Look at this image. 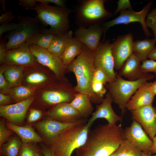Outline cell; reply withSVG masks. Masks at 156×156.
I'll use <instances>...</instances> for the list:
<instances>
[{"mask_svg":"<svg viewBox=\"0 0 156 156\" xmlns=\"http://www.w3.org/2000/svg\"><path fill=\"white\" fill-rule=\"evenodd\" d=\"M41 151L44 156H53L49 149L46 146H42Z\"/></svg>","mask_w":156,"mask_h":156,"instance_id":"obj_49","label":"cell"},{"mask_svg":"<svg viewBox=\"0 0 156 156\" xmlns=\"http://www.w3.org/2000/svg\"><path fill=\"white\" fill-rule=\"evenodd\" d=\"M95 71L94 52L83 44L81 52L66 67V73L73 72L75 75V91L88 95L91 102L101 103L103 98L95 94L92 89Z\"/></svg>","mask_w":156,"mask_h":156,"instance_id":"obj_2","label":"cell"},{"mask_svg":"<svg viewBox=\"0 0 156 156\" xmlns=\"http://www.w3.org/2000/svg\"><path fill=\"white\" fill-rule=\"evenodd\" d=\"M58 81L53 72L40 64L25 70L21 84L36 90Z\"/></svg>","mask_w":156,"mask_h":156,"instance_id":"obj_11","label":"cell"},{"mask_svg":"<svg viewBox=\"0 0 156 156\" xmlns=\"http://www.w3.org/2000/svg\"><path fill=\"white\" fill-rule=\"evenodd\" d=\"M0 67L10 88L21 84L25 71L23 67L5 64L1 65Z\"/></svg>","mask_w":156,"mask_h":156,"instance_id":"obj_25","label":"cell"},{"mask_svg":"<svg viewBox=\"0 0 156 156\" xmlns=\"http://www.w3.org/2000/svg\"><path fill=\"white\" fill-rule=\"evenodd\" d=\"M109 156H111V155H109Z\"/></svg>","mask_w":156,"mask_h":156,"instance_id":"obj_56","label":"cell"},{"mask_svg":"<svg viewBox=\"0 0 156 156\" xmlns=\"http://www.w3.org/2000/svg\"><path fill=\"white\" fill-rule=\"evenodd\" d=\"M37 156H44V155L41 152H40L38 154Z\"/></svg>","mask_w":156,"mask_h":156,"instance_id":"obj_55","label":"cell"},{"mask_svg":"<svg viewBox=\"0 0 156 156\" xmlns=\"http://www.w3.org/2000/svg\"><path fill=\"white\" fill-rule=\"evenodd\" d=\"M45 116L47 118L66 123L76 121L81 118L79 112L68 103L55 105L47 111Z\"/></svg>","mask_w":156,"mask_h":156,"instance_id":"obj_21","label":"cell"},{"mask_svg":"<svg viewBox=\"0 0 156 156\" xmlns=\"http://www.w3.org/2000/svg\"><path fill=\"white\" fill-rule=\"evenodd\" d=\"M77 93L69 82L58 81L36 90L31 107L48 110L59 104L70 103Z\"/></svg>","mask_w":156,"mask_h":156,"instance_id":"obj_4","label":"cell"},{"mask_svg":"<svg viewBox=\"0 0 156 156\" xmlns=\"http://www.w3.org/2000/svg\"><path fill=\"white\" fill-rule=\"evenodd\" d=\"M90 127L86 121L69 128L47 142L53 156H71L86 142Z\"/></svg>","mask_w":156,"mask_h":156,"instance_id":"obj_3","label":"cell"},{"mask_svg":"<svg viewBox=\"0 0 156 156\" xmlns=\"http://www.w3.org/2000/svg\"><path fill=\"white\" fill-rule=\"evenodd\" d=\"M150 89L152 94L154 96L156 95V81L152 83Z\"/></svg>","mask_w":156,"mask_h":156,"instance_id":"obj_51","label":"cell"},{"mask_svg":"<svg viewBox=\"0 0 156 156\" xmlns=\"http://www.w3.org/2000/svg\"><path fill=\"white\" fill-rule=\"evenodd\" d=\"M138 148L126 139L120 144L111 156H140L143 153Z\"/></svg>","mask_w":156,"mask_h":156,"instance_id":"obj_33","label":"cell"},{"mask_svg":"<svg viewBox=\"0 0 156 156\" xmlns=\"http://www.w3.org/2000/svg\"><path fill=\"white\" fill-rule=\"evenodd\" d=\"M140 156H156V154L154 155H152L143 152L142 154Z\"/></svg>","mask_w":156,"mask_h":156,"instance_id":"obj_54","label":"cell"},{"mask_svg":"<svg viewBox=\"0 0 156 156\" xmlns=\"http://www.w3.org/2000/svg\"><path fill=\"white\" fill-rule=\"evenodd\" d=\"M31 10L37 12L36 16L41 22L50 27L49 29L43 28L42 32L57 35L70 30L69 16L72 10L41 3L37 4Z\"/></svg>","mask_w":156,"mask_h":156,"instance_id":"obj_5","label":"cell"},{"mask_svg":"<svg viewBox=\"0 0 156 156\" xmlns=\"http://www.w3.org/2000/svg\"><path fill=\"white\" fill-rule=\"evenodd\" d=\"M140 69L143 73L152 72L156 76V61L150 59H147L142 62Z\"/></svg>","mask_w":156,"mask_h":156,"instance_id":"obj_38","label":"cell"},{"mask_svg":"<svg viewBox=\"0 0 156 156\" xmlns=\"http://www.w3.org/2000/svg\"><path fill=\"white\" fill-rule=\"evenodd\" d=\"M153 144L152 148V154H156V135L153 138Z\"/></svg>","mask_w":156,"mask_h":156,"instance_id":"obj_52","label":"cell"},{"mask_svg":"<svg viewBox=\"0 0 156 156\" xmlns=\"http://www.w3.org/2000/svg\"><path fill=\"white\" fill-rule=\"evenodd\" d=\"M148 58L156 61V46L153 48L148 55Z\"/></svg>","mask_w":156,"mask_h":156,"instance_id":"obj_50","label":"cell"},{"mask_svg":"<svg viewBox=\"0 0 156 156\" xmlns=\"http://www.w3.org/2000/svg\"><path fill=\"white\" fill-rule=\"evenodd\" d=\"M113 100L109 92L103 99L101 103L98 105L95 112L92 113V116L87 122L91 127L93 123L98 118L105 119L110 125L116 124V122L122 120V117L117 115L114 112L112 105Z\"/></svg>","mask_w":156,"mask_h":156,"instance_id":"obj_20","label":"cell"},{"mask_svg":"<svg viewBox=\"0 0 156 156\" xmlns=\"http://www.w3.org/2000/svg\"><path fill=\"white\" fill-rule=\"evenodd\" d=\"M126 139L121 124L100 125L89 131L84 144L76 150L75 156H109Z\"/></svg>","mask_w":156,"mask_h":156,"instance_id":"obj_1","label":"cell"},{"mask_svg":"<svg viewBox=\"0 0 156 156\" xmlns=\"http://www.w3.org/2000/svg\"><path fill=\"white\" fill-rule=\"evenodd\" d=\"M36 96L23 101L5 106H0V116L12 124L21 126Z\"/></svg>","mask_w":156,"mask_h":156,"instance_id":"obj_15","label":"cell"},{"mask_svg":"<svg viewBox=\"0 0 156 156\" xmlns=\"http://www.w3.org/2000/svg\"><path fill=\"white\" fill-rule=\"evenodd\" d=\"M152 82L146 81L142 84L126 105V108L131 111L153 103L154 96L150 87Z\"/></svg>","mask_w":156,"mask_h":156,"instance_id":"obj_22","label":"cell"},{"mask_svg":"<svg viewBox=\"0 0 156 156\" xmlns=\"http://www.w3.org/2000/svg\"><path fill=\"white\" fill-rule=\"evenodd\" d=\"M126 139L142 152L151 155L153 140L143 130L141 125L133 120L131 125L124 130Z\"/></svg>","mask_w":156,"mask_h":156,"instance_id":"obj_18","label":"cell"},{"mask_svg":"<svg viewBox=\"0 0 156 156\" xmlns=\"http://www.w3.org/2000/svg\"><path fill=\"white\" fill-rule=\"evenodd\" d=\"M5 119L3 118L0 122V147L15 133L12 130L6 127Z\"/></svg>","mask_w":156,"mask_h":156,"instance_id":"obj_35","label":"cell"},{"mask_svg":"<svg viewBox=\"0 0 156 156\" xmlns=\"http://www.w3.org/2000/svg\"><path fill=\"white\" fill-rule=\"evenodd\" d=\"M15 17L16 16L10 11L2 13L0 17V24L1 25L10 23Z\"/></svg>","mask_w":156,"mask_h":156,"instance_id":"obj_43","label":"cell"},{"mask_svg":"<svg viewBox=\"0 0 156 156\" xmlns=\"http://www.w3.org/2000/svg\"><path fill=\"white\" fill-rule=\"evenodd\" d=\"M133 36L129 33L118 36L112 44V52L114 68L120 70L133 53Z\"/></svg>","mask_w":156,"mask_h":156,"instance_id":"obj_14","label":"cell"},{"mask_svg":"<svg viewBox=\"0 0 156 156\" xmlns=\"http://www.w3.org/2000/svg\"><path fill=\"white\" fill-rule=\"evenodd\" d=\"M112 44L108 40L100 42L94 52L95 68L101 69L104 72L111 82L115 81L116 78L112 52Z\"/></svg>","mask_w":156,"mask_h":156,"instance_id":"obj_12","label":"cell"},{"mask_svg":"<svg viewBox=\"0 0 156 156\" xmlns=\"http://www.w3.org/2000/svg\"><path fill=\"white\" fill-rule=\"evenodd\" d=\"M104 85L102 83L97 81H93L92 84L93 92L102 98H103L107 91Z\"/></svg>","mask_w":156,"mask_h":156,"instance_id":"obj_39","label":"cell"},{"mask_svg":"<svg viewBox=\"0 0 156 156\" xmlns=\"http://www.w3.org/2000/svg\"><path fill=\"white\" fill-rule=\"evenodd\" d=\"M117 8L114 12L116 14L118 12L127 10H132L131 6L129 0H119L118 3Z\"/></svg>","mask_w":156,"mask_h":156,"instance_id":"obj_44","label":"cell"},{"mask_svg":"<svg viewBox=\"0 0 156 156\" xmlns=\"http://www.w3.org/2000/svg\"><path fill=\"white\" fill-rule=\"evenodd\" d=\"M37 2L40 3L49 5L51 3L55 4L58 6L61 7H65V1L63 0H37Z\"/></svg>","mask_w":156,"mask_h":156,"instance_id":"obj_47","label":"cell"},{"mask_svg":"<svg viewBox=\"0 0 156 156\" xmlns=\"http://www.w3.org/2000/svg\"><path fill=\"white\" fill-rule=\"evenodd\" d=\"M93 81L100 82L104 85L111 82L110 79L104 72L101 69L97 68H95Z\"/></svg>","mask_w":156,"mask_h":156,"instance_id":"obj_40","label":"cell"},{"mask_svg":"<svg viewBox=\"0 0 156 156\" xmlns=\"http://www.w3.org/2000/svg\"><path fill=\"white\" fill-rule=\"evenodd\" d=\"M56 35L40 32L33 35L25 43L28 46L35 45L47 49Z\"/></svg>","mask_w":156,"mask_h":156,"instance_id":"obj_32","label":"cell"},{"mask_svg":"<svg viewBox=\"0 0 156 156\" xmlns=\"http://www.w3.org/2000/svg\"><path fill=\"white\" fill-rule=\"evenodd\" d=\"M146 23L147 27L153 31L154 38L156 40V8L153 9L148 14Z\"/></svg>","mask_w":156,"mask_h":156,"instance_id":"obj_37","label":"cell"},{"mask_svg":"<svg viewBox=\"0 0 156 156\" xmlns=\"http://www.w3.org/2000/svg\"><path fill=\"white\" fill-rule=\"evenodd\" d=\"M4 62V64L21 66L25 70L40 64L25 43L16 48L5 50Z\"/></svg>","mask_w":156,"mask_h":156,"instance_id":"obj_13","label":"cell"},{"mask_svg":"<svg viewBox=\"0 0 156 156\" xmlns=\"http://www.w3.org/2000/svg\"><path fill=\"white\" fill-rule=\"evenodd\" d=\"M73 32L71 30L56 35L47 50L61 58L68 42L73 37Z\"/></svg>","mask_w":156,"mask_h":156,"instance_id":"obj_27","label":"cell"},{"mask_svg":"<svg viewBox=\"0 0 156 156\" xmlns=\"http://www.w3.org/2000/svg\"><path fill=\"white\" fill-rule=\"evenodd\" d=\"M10 89L4 76L3 69L0 66V93L9 94Z\"/></svg>","mask_w":156,"mask_h":156,"instance_id":"obj_41","label":"cell"},{"mask_svg":"<svg viewBox=\"0 0 156 156\" xmlns=\"http://www.w3.org/2000/svg\"><path fill=\"white\" fill-rule=\"evenodd\" d=\"M83 44L74 36L68 42L61 58L66 67L81 53Z\"/></svg>","mask_w":156,"mask_h":156,"instance_id":"obj_28","label":"cell"},{"mask_svg":"<svg viewBox=\"0 0 156 156\" xmlns=\"http://www.w3.org/2000/svg\"><path fill=\"white\" fill-rule=\"evenodd\" d=\"M130 111L132 119L141 125L152 140L156 135V107L151 103Z\"/></svg>","mask_w":156,"mask_h":156,"instance_id":"obj_16","label":"cell"},{"mask_svg":"<svg viewBox=\"0 0 156 156\" xmlns=\"http://www.w3.org/2000/svg\"><path fill=\"white\" fill-rule=\"evenodd\" d=\"M91 102L88 95L78 92L70 103L79 112L81 118L86 119L92 114L93 107Z\"/></svg>","mask_w":156,"mask_h":156,"instance_id":"obj_26","label":"cell"},{"mask_svg":"<svg viewBox=\"0 0 156 156\" xmlns=\"http://www.w3.org/2000/svg\"><path fill=\"white\" fill-rule=\"evenodd\" d=\"M45 109L38 107H30L28 110L27 120L28 122H34L40 119L45 115L47 111Z\"/></svg>","mask_w":156,"mask_h":156,"instance_id":"obj_36","label":"cell"},{"mask_svg":"<svg viewBox=\"0 0 156 156\" xmlns=\"http://www.w3.org/2000/svg\"><path fill=\"white\" fill-rule=\"evenodd\" d=\"M86 121V119L81 118L75 122L66 123L47 118L35 123L34 126L48 142L65 130Z\"/></svg>","mask_w":156,"mask_h":156,"instance_id":"obj_17","label":"cell"},{"mask_svg":"<svg viewBox=\"0 0 156 156\" xmlns=\"http://www.w3.org/2000/svg\"><path fill=\"white\" fill-rule=\"evenodd\" d=\"M17 21L19 25L8 35V40L6 43V50L16 48L23 44L34 34L41 32L43 28L41 23L36 16L35 17L19 15Z\"/></svg>","mask_w":156,"mask_h":156,"instance_id":"obj_8","label":"cell"},{"mask_svg":"<svg viewBox=\"0 0 156 156\" xmlns=\"http://www.w3.org/2000/svg\"><path fill=\"white\" fill-rule=\"evenodd\" d=\"M116 79L107 84L106 87L113 101L118 105L123 115L126 112V105L132 95L142 84L153 79L155 75L148 73H144L140 79L131 81L123 79L116 72Z\"/></svg>","mask_w":156,"mask_h":156,"instance_id":"obj_6","label":"cell"},{"mask_svg":"<svg viewBox=\"0 0 156 156\" xmlns=\"http://www.w3.org/2000/svg\"><path fill=\"white\" fill-rule=\"evenodd\" d=\"M14 103L9 94L0 93V106L7 105Z\"/></svg>","mask_w":156,"mask_h":156,"instance_id":"obj_45","label":"cell"},{"mask_svg":"<svg viewBox=\"0 0 156 156\" xmlns=\"http://www.w3.org/2000/svg\"><path fill=\"white\" fill-rule=\"evenodd\" d=\"M37 0H19L18 4L27 9H31L37 5Z\"/></svg>","mask_w":156,"mask_h":156,"instance_id":"obj_46","label":"cell"},{"mask_svg":"<svg viewBox=\"0 0 156 156\" xmlns=\"http://www.w3.org/2000/svg\"><path fill=\"white\" fill-rule=\"evenodd\" d=\"M6 125L18 136L23 143L41 142L44 140L30 125L19 126L8 121Z\"/></svg>","mask_w":156,"mask_h":156,"instance_id":"obj_24","label":"cell"},{"mask_svg":"<svg viewBox=\"0 0 156 156\" xmlns=\"http://www.w3.org/2000/svg\"><path fill=\"white\" fill-rule=\"evenodd\" d=\"M6 44L2 42L0 43V63L1 65L4 63V58Z\"/></svg>","mask_w":156,"mask_h":156,"instance_id":"obj_48","label":"cell"},{"mask_svg":"<svg viewBox=\"0 0 156 156\" xmlns=\"http://www.w3.org/2000/svg\"><path fill=\"white\" fill-rule=\"evenodd\" d=\"M103 33L102 25L98 24L87 28L79 27L75 31L74 37L94 52L100 42Z\"/></svg>","mask_w":156,"mask_h":156,"instance_id":"obj_19","label":"cell"},{"mask_svg":"<svg viewBox=\"0 0 156 156\" xmlns=\"http://www.w3.org/2000/svg\"><path fill=\"white\" fill-rule=\"evenodd\" d=\"M36 91V90L21 84L11 88L9 94L16 103L35 96Z\"/></svg>","mask_w":156,"mask_h":156,"instance_id":"obj_31","label":"cell"},{"mask_svg":"<svg viewBox=\"0 0 156 156\" xmlns=\"http://www.w3.org/2000/svg\"><path fill=\"white\" fill-rule=\"evenodd\" d=\"M152 4V1H149L141 10L138 12L132 10H125L121 11L120 15L117 17L102 24L104 36L107 30L112 27L117 25L127 24L135 22L140 23L146 36H150L151 34L146 26V19Z\"/></svg>","mask_w":156,"mask_h":156,"instance_id":"obj_10","label":"cell"},{"mask_svg":"<svg viewBox=\"0 0 156 156\" xmlns=\"http://www.w3.org/2000/svg\"><path fill=\"white\" fill-rule=\"evenodd\" d=\"M104 0H88L83 2L75 12L79 27L86 28L98 24L112 16L104 6Z\"/></svg>","mask_w":156,"mask_h":156,"instance_id":"obj_7","label":"cell"},{"mask_svg":"<svg viewBox=\"0 0 156 156\" xmlns=\"http://www.w3.org/2000/svg\"><path fill=\"white\" fill-rule=\"evenodd\" d=\"M32 143H22L18 156H37L41 149Z\"/></svg>","mask_w":156,"mask_h":156,"instance_id":"obj_34","label":"cell"},{"mask_svg":"<svg viewBox=\"0 0 156 156\" xmlns=\"http://www.w3.org/2000/svg\"><path fill=\"white\" fill-rule=\"evenodd\" d=\"M22 142L16 134L12 136L0 147L1 156H18Z\"/></svg>","mask_w":156,"mask_h":156,"instance_id":"obj_30","label":"cell"},{"mask_svg":"<svg viewBox=\"0 0 156 156\" xmlns=\"http://www.w3.org/2000/svg\"><path fill=\"white\" fill-rule=\"evenodd\" d=\"M156 43V40L155 38L136 40L133 42V54L141 61L145 60L155 46Z\"/></svg>","mask_w":156,"mask_h":156,"instance_id":"obj_29","label":"cell"},{"mask_svg":"<svg viewBox=\"0 0 156 156\" xmlns=\"http://www.w3.org/2000/svg\"><path fill=\"white\" fill-rule=\"evenodd\" d=\"M38 63L50 70L60 81L69 82L65 76L66 67L61 59L50 53L47 49L35 45L29 46Z\"/></svg>","mask_w":156,"mask_h":156,"instance_id":"obj_9","label":"cell"},{"mask_svg":"<svg viewBox=\"0 0 156 156\" xmlns=\"http://www.w3.org/2000/svg\"><path fill=\"white\" fill-rule=\"evenodd\" d=\"M19 24L17 23H8L1 25L0 26V37L3 34L8 31H12L15 29L19 25Z\"/></svg>","mask_w":156,"mask_h":156,"instance_id":"obj_42","label":"cell"},{"mask_svg":"<svg viewBox=\"0 0 156 156\" xmlns=\"http://www.w3.org/2000/svg\"><path fill=\"white\" fill-rule=\"evenodd\" d=\"M141 60L133 53L119 70L118 75L129 81H134L140 79L144 73L141 70Z\"/></svg>","mask_w":156,"mask_h":156,"instance_id":"obj_23","label":"cell"},{"mask_svg":"<svg viewBox=\"0 0 156 156\" xmlns=\"http://www.w3.org/2000/svg\"><path fill=\"white\" fill-rule=\"evenodd\" d=\"M5 1V0H0V3L1 5L2 8L4 12H6V10Z\"/></svg>","mask_w":156,"mask_h":156,"instance_id":"obj_53","label":"cell"}]
</instances>
